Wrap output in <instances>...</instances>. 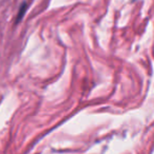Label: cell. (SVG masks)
<instances>
[{
    "label": "cell",
    "instance_id": "cell-1",
    "mask_svg": "<svg viewBox=\"0 0 154 154\" xmlns=\"http://www.w3.org/2000/svg\"><path fill=\"white\" fill-rule=\"evenodd\" d=\"M26 11H27V3L26 2H22L19 8V11H18V14H17V17H16V21H15V25H18L22 21L23 17L25 16L26 14Z\"/></svg>",
    "mask_w": 154,
    "mask_h": 154
}]
</instances>
